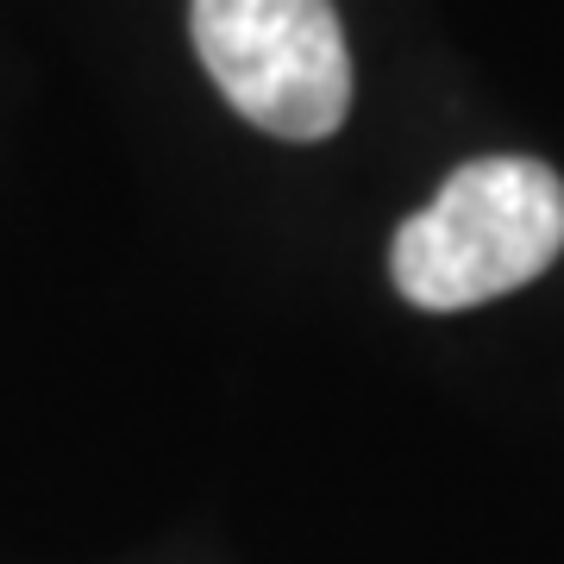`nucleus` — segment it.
Masks as SVG:
<instances>
[{"label":"nucleus","instance_id":"nucleus-2","mask_svg":"<svg viewBox=\"0 0 564 564\" xmlns=\"http://www.w3.org/2000/svg\"><path fill=\"white\" fill-rule=\"evenodd\" d=\"M195 51L245 120L289 144L333 139L351 107V51L333 0H195Z\"/></svg>","mask_w":564,"mask_h":564},{"label":"nucleus","instance_id":"nucleus-1","mask_svg":"<svg viewBox=\"0 0 564 564\" xmlns=\"http://www.w3.org/2000/svg\"><path fill=\"white\" fill-rule=\"evenodd\" d=\"M564 251V176L540 158H477L402 220L389 270L426 314L484 307L545 276Z\"/></svg>","mask_w":564,"mask_h":564}]
</instances>
